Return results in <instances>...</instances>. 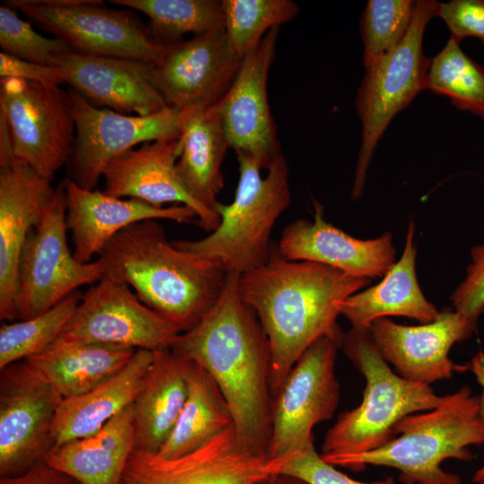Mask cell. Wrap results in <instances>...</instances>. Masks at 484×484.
I'll list each match as a JSON object with an SVG mask.
<instances>
[{
	"mask_svg": "<svg viewBox=\"0 0 484 484\" xmlns=\"http://www.w3.org/2000/svg\"><path fill=\"white\" fill-rule=\"evenodd\" d=\"M239 276L227 274L217 301L194 327L177 336L170 350L211 375L229 405L238 440L251 452L267 456L271 351L256 315L240 296Z\"/></svg>",
	"mask_w": 484,
	"mask_h": 484,
	"instance_id": "1",
	"label": "cell"
},
{
	"mask_svg": "<svg viewBox=\"0 0 484 484\" xmlns=\"http://www.w3.org/2000/svg\"><path fill=\"white\" fill-rule=\"evenodd\" d=\"M370 281L319 263L285 259L277 247L266 264L239 276L240 296L269 341L272 400L313 343L325 336H343L337 324L341 307Z\"/></svg>",
	"mask_w": 484,
	"mask_h": 484,
	"instance_id": "2",
	"label": "cell"
},
{
	"mask_svg": "<svg viewBox=\"0 0 484 484\" xmlns=\"http://www.w3.org/2000/svg\"><path fill=\"white\" fill-rule=\"evenodd\" d=\"M146 306L183 333L194 327L220 296L227 273L169 241L158 220L117 234L99 256Z\"/></svg>",
	"mask_w": 484,
	"mask_h": 484,
	"instance_id": "3",
	"label": "cell"
},
{
	"mask_svg": "<svg viewBox=\"0 0 484 484\" xmlns=\"http://www.w3.org/2000/svg\"><path fill=\"white\" fill-rule=\"evenodd\" d=\"M484 445V419L480 396L468 385L442 396L432 410L401 419L394 436L382 446L359 454L324 460L333 466L360 471L367 465L399 471L405 484H462V478L442 469L448 459L469 462L470 446Z\"/></svg>",
	"mask_w": 484,
	"mask_h": 484,
	"instance_id": "4",
	"label": "cell"
},
{
	"mask_svg": "<svg viewBox=\"0 0 484 484\" xmlns=\"http://www.w3.org/2000/svg\"><path fill=\"white\" fill-rule=\"evenodd\" d=\"M239 177L234 200L218 203L219 226L197 240H172L228 273L243 274L266 264L272 246L271 236L279 217L291 201L289 168L281 156L261 176V168L252 158L237 154Z\"/></svg>",
	"mask_w": 484,
	"mask_h": 484,
	"instance_id": "5",
	"label": "cell"
},
{
	"mask_svg": "<svg viewBox=\"0 0 484 484\" xmlns=\"http://www.w3.org/2000/svg\"><path fill=\"white\" fill-rule=\"evenodd\" d=\"M341 348L366 385L359 405L341 413L325 433L320 454L324 460L375 450L394 436L401 419L439 404L442 396L430 385L408 380L391 368L368 331L350 328Z\"/></svg>",
	"mask_w": 484,
	"mask_h": 484,
	"instance_id": "6",
	"label": "cell"
},
{
	"mask_svg": "<svg viewBox=\"0 0 484 484\" xmlns=\"http://www.w3.org/2000/svg\"><path fill=\"white\" fill-rule=\"evenodd\" d=\"M439 2L417 0L413 17L401 43L365 74L355 97L361 123V144L358 154L351 198L359 200L375 150L395 116L425 91L430 58L423 52L428 23L437 16Z\"/></svg>",
	"mask_w": 484,
	"mask_h": 484,
	"instance_id": "7",
	"label": "cell"
},
{
	"mask_svg": "<svg viewBox=\"0 0 484 484\" xmlns=\"http://www.w3.org/2000/svg\"><path fill=\"white\" fill-rule=\"evenodd\" d=\"M28 21L65 40L73 51L157 64L167 47L151 36L133 10L112 9L99 0H9Z\"/></svg>",
	"mask_w": 484,
	"mask_h": 484,
	"instance_id": "8",
	"label": "cell"
},
{
	"mask_svg": "<svg viewBox=\"0 0 484 484\" xmlns=\"http://www.w3.org/2000/svg\"><path fill=\"white\" fill-rule=\"evenodd\" d=\"M0 117L7 126L15 159L52 180L67 163L75 136L69 90L24 79L0 78Z\"/></svg>",
	"mask_w": 484,
	"mask_h": 484,
	"instance_id": "9",
	"label": "cell"
},
{
	"mask_svg": "<svg viewBox=\"0 0 484 484\" xmlns=\"http://www.w3.org/2000/svg\"><path fill=\"white\" fill-rule=\"evenodd\" d=\"M342 337L319 339L290 371L272 400L269 459L286 463L315 445L314 428L333 416L340 400L335 361Z\"/></svg>",
	"mask_w": 484,
	"mask_h": 484,
	"instance_id": "10",
	"label": "cell"
},
{
	"mask_svg": "<svg viewBox=\"0 0 484 484\" xmlns=\"http://www.w3.org/2000/svg\"><path fill=\"white\" fill-rule=\"evenodd\" d=\"M66 202L63 182L45 208L23 247L18 285L19 320L42 314L85 284H94L106 273L99 257L79 262L67 244Z\"/></svg>",
	"mask_w": 484,
	"mask_h": 484,
	"instance_id": "11",
	"label": "cell"
},
{
	"mask_svg": "<svg viewBox=\"0 0 484 484\" xmlns=\"http://www.w3.org/2000/svg\"><path fill=\"white\" fill-rule=\"evenodd\" d=\"M181 333L143 303L126 282L107 271L81 296L58 339L156 351L170 349Z\"/></svg>",
	"mask_w": 484,
	"mask_h": 484,
	"instance_id": "12",
	"label": "cell"
},
{
	"mask_svg": "<svg viewBox=\"0 0 484 484\" xmlns=\"http://www.w3.org/2000/svg\"><path fill=\"white\" fill-rule=\"evenodd\" d=\"M63 399L24 360L1 370L0 476L22 474L44 462L54 446L52 426Z\"/></svg>",
	"mask_w": 484,
	"mask_h": 484,
	"instance_id": "13",
	"label": "cell"
},
{
	"mask_svg": "<svg viewBox=\"0 0 484 484\" xmlns=\"http://www.w3.org/2000/svg\"><path fill=\"white\" fill-rule=\"evenodd\" d=\"M75 119V136L67 161V178L94 190L108 165L145 143L180 135V110L173 107L148 116L125 115L96 108L69 89Z\"/></svg>",
	"mask_w": 484,
	"mask_h": 484,
	"instance_id": "14",
	"label": "cell"
},
{
	"mask_svg": "<svg viewBox=\"0 0 484 484\" xmlns=\"http://www.w3.org/2000/svg\"><path fill=\"white\" fill-rule=\"evenodd\" d=\"M284 465L251 452L238 440L232 424L178 457L134 449L121 484H255L281 473Z\"/></svg>",
	"mask_w": 484,
	"mask_h": 484,
	"instance_id": "15",
	"label": "cell"
},
{
	"mask_svg": "<svg viewBox=\"0 0 484 484\" xmlns=\"http://www.w3.org/2000/svg\"><path fill=\"white\" fill-rule=\"evenodd\" d=\"M279 28L269 30L240 61L224 97L213 107L229 147L269 169L282 156L267 95V81L276 54Z\"/></svg>",
	"mask_w": 484,
	"mask_h": 484,
	"instance_id": "16",
	"label": "cell"
},
{
	"mask_svg": "<svg viewBox=\"0 0 484 484\" xmlns=\"http://www.w3.org/2000/svg\"><path fill=\"white\" fill-rule=\"evenodd\" d=\"M240 61L224 29L215 30L167 47L153 66V81L168 106L207 109L224 97Z\"/></svg>",
	"mask_w": 484,
	"mask_h": 484,
	"instance_id": "17",
	"label": "cell"
},
{
	"mask_svg": "<svg viewBox=\"0 0 484 484\" xmlns=\"http://www.w3.org/2000/svg\"><path fill=\"white\" fill-rule=\"evenodd\" d=\"M476 327L454 308L444 307L428 324L404 325L384 317L374 321L368 332L379 353L398 375L430 385L465 371L464 365L449 358V351L454 344L470 338Z\"/></svg>",
	"mask_w": 484,
	"mask_h": 484,
	"instance_id": "18",
	"label": "cell"
},
{
	"mask_svg": "<svg viewBox=\"0 0 484 484\" xmlns=\"http://www.w3.org/2000/svg\"><path fill=\"white\" fill-rule=\"evenodd\" d=\"M51 180L13 154L0 158V319L19 320V267L30 231L55 194Z\"/></svg>",
	"mask_w": 484,
	"mask_h": 484,
	"instance_id": "19",
	"label": "cell"
},
{
	"mask_svg": "<svg viewBox=\"0 0 484 484\" xmlns=\"http://www.w3.org/2000/svg\"><path fill=\"white\" fill-rule=\"evenodd\" d=\"M154 65L72 51L60 56L55 66L61 70L65 83L92 106L148 116L169 107L154 83Z\"/></svg>",
	"mask_w": 484,
	"mask_h": 484,
	"instance_id": "20",
	"label": "cell"
},
{
	"mask_svg": "<svg viewBox=\"0 0 484 484\" xmlns=\"http://www.w3.org/2000/svg\"><path fill=\"white\" fill-rule=\"evenodd\" d=\"M181 136L145 143L113 160L106 168L104 192L118 198H134L156 207L184 204L193 209L200 226L213 231L220 215L191 196L177 171Z\"/></svg>",
	"mask_w": 484,
	"mask_h": 484,
	"instance_id": "21",
	"label": "cell"
},
{
	"mask_svg": "<svg viewBox=\"0 0 484 484\" xmlns=\"http://www.w3.org/2000/svg\"><path fill=\"white\" fill-rule=\"evenodd\" d=\"M314 212L313 220L298 219L284 228L276 246L283 258L315 262L370 280L384 277L395 264L391 233L357 238L327 222L316 201Z\"/></svg>",
	"mask_w": 484,
	"mask_h": 484,
	"instance_id": "22",
	"label": "cell"
},
{
	"mask_svg": "<svg viewBox=\"0 0 484 484\" xmlns=\"http://www.w3.org/2000/svg\"><path fill=\"white\" fill-rule=\"evenodd\" d=\"M66 202V225L72 233L73 255L90 263L108 242L125 228L148 220L190 223L196 217L184 204L156 207L134 198H118L104 191L88 190L69 178L63 181Z\"/></svg>",
	"mask_w": 484,
	"mask_h": 484,
	"instance_id": "23",
	"label": "cell"
},
{
	"mask_svg": "<svg viewBox=\"0 0 484 484\" xmlns=\"http://www.w3.org/2000/svg\"><path fill=\"white\" fill-rule=\"evenodd\" d=\"M415 224L410 220L401 258L375 286L350 296L341 307V315L351 328L368 331L371 324L387 316H404L428 324L439 310L423 294L416 273Z\"/></svg>",
	"mask_w": 484,
	"mask_h": 484,
	"instance_id": "24",
	"label": "cell"
},
{
	"mask_svg": "<svg viewBox=\"0 0 484 484\" xmlns=\"http://www.w3.org/2000/svg\"><path fill=\"white\" fill-rule=\"evenodd\" d=\"M153 351L136 350L115 375L79 396L63 400L52 426L54 445L88 436L134 403L153 360Z\"/></svg>",
	"mask_w": 484,
	"mask_h": 484,
	"instance_id": "25",
	"label": "cell"
},
{
	"mask_svg": "<svg viewBox=\"0 0 484 484\" xmlns=\"http://www.w3.org/2000/svg\"><path fill=\"white\" fill-rule=\"evenodd\" d=\"M134 445L132 404L97 432L54 445L45 462L79 484H121Z\"/></svg>",
	"mask_w": 484,
	"mask_h": 484,
	"instance_id": "26",
	"label": "cell"
},
{
	"mask_svg": "<svg viewBox=\"0 0 484 484\" xmlns=\"http://www.w3.org/2000/svg\"><path fill=\"white\" fill-rule=\"evenodd\" d=\"M134 403V449L158 453L173 430L187 394L186 360L170 349L153 351Z\"/></svg>",
	"mask_w": 484,
	"mask_h": 484,
	"instance_id": "27",
	"label": "cell"
},
{
	"mask_svg": "<svg viewBox=\"0 0 484 484\" xmlns=\"http://www.w3.org/2000/svg\"><path fill=\"white\" fill-rule=\"evenodd\" d=\"M179 129L182 149L177 167L181 180L193 198L218 213L217 195L224 186L221 165L230 148L220 120L212 108L182 110Z\"/></svg>",
	"mask_w": 484,
	"mask_h": 484,
	"instance_id": "28",
	"label": "cell"
},
{
	"mask_svg": "<svg viewBox=\"0 0 484 484\" xmlns=\"http://www.w3.org/2000/svg\"><path fill=\"white\" fill-rule=\"evenodd\" d=\"M135 349L57 339L43 352L24 359L63 400L90 391L122 369Z\"/></svg>",
	"mask_w": 484,
	"mask_h": 484,
	"instance_id": "29",
	"label": "cell"
},
{
	"mask_svg": "<svg viewBox=\"0 0 484 484\" xmlns=\"http://www.w3.org/2000/svg\"><path fill=\"white\" fill-rule=\"evenodd\" d=\"M185 360L186 402L173 430L158 452L166 458L199 448L233 424L229 405L211 375L199 364Z\"/></svg>",
	"mask_w": 484,
	"mask_h": 484,
	"instance_id": "30",
	"label": "cell"
},
{
	"mask_svg": "<svg viewBox=\"0 0 484 484\" xmlns=\"http://www.w3.org/2000/svg\"><path fill=\"white\" fill-rule=\"evenodd\" d=\"M110 4L145 14L155 41L169 47L186 34L224 29L222 0H111Z\"/></svg>",
	"mask_w": 484,
	"mask_h": 484,
	"instance_id": "31",
	"label": "cell"
},
{
	"mask_svg": "<svg viewBox=\"0 0 484 484\" xmlns=\"http://www.w3.org/2000/svg\"><path fill=\"white\" fill-rule=\"evenodd\" d=\"M451 37L430 58L425 89L447 98L460 111L484 120V66L470 57Z\"/></svg>",
	"mask_w": 484,
	"mask_h": 484,
	"instance_id": "32",
	"label": "cell"
},
{
	"mask_svg": "<svg viewBox=\"0 0 484 484\" xmlns=\"http://www.w3.org/2000/svg\"><path fill=\"white\" fill-rule=\"evenodd\" d=\"M80 300L79 293L73 292L42 314L4 323L0 327V369L50 347L61 335Z\"/></svg>",
	"mask_w": 484,
	"mask_h": 484,
	"instance_id": "33",
	"label": "cell"
},
{
	"mask_svg": "<svg viewBox=\"0 0 484 484\" xmlns=\"http://www.w3.org/2000/svg\"><path fill=\"white\" fill-rule=\"evenodd\" d=\"M224 31L242 59L273 28L294 19L298 5L290 0H222Z\"/></svg>",
	"mask_w": 484,
	"mask_h": 484,
	"instance_id": "34",
	"label": "cell"
},
{
	"mask_svg": "<svg viewBox=\"0 0 484 484\" xmlns=\"http://www.w3.org/2000/svg\"><path fill=\"white\" fill-rule=\"evenodd\" d=\"M417 0H369L362 13L359 30L365 69L392 52L411 25Z\"/></svg>",
	"mask_w": 484,
	"mask_h": 484,
	"instance_id": "35",
	"label": "cell"
},
{
	"mask_svg": "<svg viewBox=\"0 0 484 484\" xmlns=\"http://www.w3.org/2000/svg\"><path fill=\"white\" fill-rule=\"evenodd\" d=\"M0 48L9 56L48 66H55L60 56L73 51L65 40L37 32L30 21L20 18L5 3L0 6Z\"/></svg>",
	"mask_w": 484,
	"mask_h": 484,
	"instance_id": "36",
	"label": "cell"
},
{
	"mask_svg": "<svg viewBox=\"0 0 484 484\" xmlns=\"http://www.w3.org/2000/svg\"><path fill=\"white\" fill-rule=\"evenodd\" d=\"M450 300L454 311L477 326L484 313V239L471 248V262Z\"/></svg>",
	"mask_w": 484,
	"mask_h": 484,
	"instance_id": "37",
	"label": "cell"
},
{
	"mask_svg": "<svg viewBox=\"0 0 484 484\" xmlns=\"http://www.w3.org/2000/svg\"><path fill=\"white\" fill-rule=\"evenodd\" d=\"M281 473L297 477L309 484H405L393 477L372 482L354 480L326 462L315 445L290 458Z\"/></svg>",
	"mask_w": 484,
	"mask_h": 484,
	"instance_id": "38",
	"label": "cell"
},
{
	"mask_svg": "<svg viewBox=\"0 0 484 484\" xmlns=\"http://www.w3.org/2000/svg\"><path fill=\"white\" fill-rule=\"evenodd\" d=\"M440 17L450 36L461 42L473 37L484 43V0H451L438 4Z\"/></svg>",
	"mask_w": 484,
	"mask_h": 484,
	"instance_id": "39",
	"label": "cell"
},
{
	"mask_svg": "<svg viewBox=\"0 0 484 484\" xmlns=\"http://www.w3.org/2000/svg\"><path fill=\"white\" fill-rule=\"evenodd\" d=\"M5 77L58 86L65 83L63 73L58 67L24 61L1 52L0 78Z\"/></svg>",
	"mask_w": 484,
	"mask_h": 484,
	"instance_id": "40",
	"label": "cell"
},
{
	"mask_svg": "<svg viewBox=\"0 0 484 484\" xmlns=\"http://www.w3.org/2000/svg\"><path fill=\"white\" fill-rule=\"evenodd\" d=\"M0 484H79L65 473L54 469L45 462L30 471L13 477L0 479Z\"/></svg>",
	"mask_w": 484,
	"mask_h": 484,
	"instance_id": "41",
	"label": "cell"
},
{
	"mask_svg": "<svg viewBox=\"0 0 484 484\" xmlns=\"http://www.w3.org/2000/svg\"><path fill=\"white\" fill-rule=\"evenodd\" d=\"M463 365L465 371H470L473 374L477 383L482 389L480 401V411L484 419V350H480L468 363ZM471 480L475 484L484 483V463L474 472Z\"/></svg>",
	"mask_w": 484,
	"mask_h": 484,
	"instance_id": "42",
	"label": "cell"
},
{
	"mask_svg": "<svg viewBox=\"0 0 484 484\" xmlns=\"http://www.w3.org/2000/svg\"><path fill=\"white\" fill-rule=\"evenodd\" d=\"M255 484H309V483L294 476L279 473V474L271 476L264 480H261Z\"/></svg>",
	"mask_w": 484,
	"mask_h": 484,
	"instance_id": "43",
	"label": "cell"
},
{
	"mask_svg": "<svg viewBox=\"0 0 484 484\" xmlns=\"http://www.w3.org/2000/svg\"><path fill=\"white\" fill-rule=\"evenodd\" d=\"M481 484H484V483H481Z\"/></svg>",
	"mask_w": 484,
	"mask_h": 484,
	"instance_id": "44",
	"label": "cell"
}]
</instances>
